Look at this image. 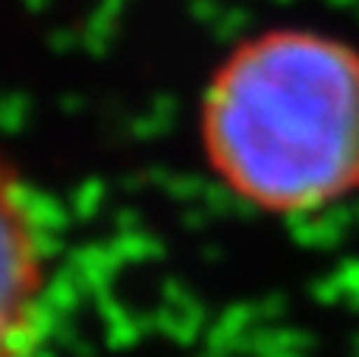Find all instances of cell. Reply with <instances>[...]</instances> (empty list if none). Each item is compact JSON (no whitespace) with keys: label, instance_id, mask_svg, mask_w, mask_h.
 Listing matches in <instances>:
<instances>
[{"label":"cell","instance_id":"obj_2","mask_svg":"<svg viewBox=\"0 0 359 357\" xmlns=\"http://www.w3.org/2000/svg\"><path fill=\"white\" fill-rule=\"evenodd\" d=\"M50 247L32 190L0 155V357H32L48 326Z\"/></svg>","mask_w":359,"mask_h":357},{"label":"cell","instance_id":"obj_1","mask_svg":"<svg viewBox=\"0 0 359 357\" xmlns=\"http://www.w3.org/2000/svg\"><path fill=\"white\" fill-rule=\"evenodd\" d=\"M198 145L255 212L312 215L359 193V51L316 29H265L227 51L198 101Z\"/></svg>","mask_w":359,"mask_h":357}]
</instances>
